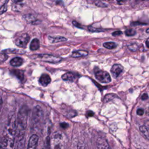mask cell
<instances>
[{"label": "cell", "instance_id": "1", "mask_svg": "<svg viewBox=\"0 0 149 149\" xmlns=\"http://www.w3.org/2000/svg\"><path fill=\"white\" fill-rule=\"evenodd\" d=\"M29 109L26 105L23 106L19 110L17 118L16 119V138L17 143L19 144L17 148L19 145L24 146V138L25 134V131L27 127V122L28 118Z\"/></svg>", "mask_w": 149, "mask_h": 149}, {"label": "cell", "instance_id": "2", "mask_svg": "<svg viewBox=\"0 0 149 149\" xmlns=\"http://www.w3.org/2000/svg\"><path fill=\"white\" fill-rule=\"evenodd\" d=\"M5 132L6 133L4 136L8 138L12 147L14 144V139L16 133V123L15 116H11L8 120L6 126Z\"/></svg>", "mask_w": 149, "mask_h": 149}, {"label": "cell", "instance_id": "3", "mask_svg": "<svg viewBox=\"0 0 149 149\" xmlns=\"http://www.w3.org/2000/svg\"><path fill=\"white\" fill-rule=\"evenodd\" d=\"M95 76L96 79L103 83H108L111 81V78L109 74L106 72L102 70H95Z\"/></svg>", "mask_w": 149, "mask_h": 149}, {"label": "cell", "instance_id": "4", "mask_svg": "<svg viewBox=\"0 0 149 149\" xmlns=\"http://www.w3.org/2000/svg\"><path fill=\"white\" fill-rule=\"evenodd\" d=\"M43 111L40 106H36L33 110L31 115V123L33 125L37 124L42 118Z\"/></svg>", "mask_w": 149, "mask_h": 149}, {"label": "cell", "instance_id": "5", "mask_svg": "<svg viewBox=\"0 0 149 149\" xmlns=\"http://www.w3.org/2000/svg\"><path fill=\"white\" fill-rule=\"evenodd\" d=\"M37 56L42 61L52 63H58L62 59L59 56H54L49 54H38V55H37Z\"/></svg>", "mask_w": 149, "mask_h": 149}, {"label": "cell", "instance_id": "6", "mask_svg": "<svg viewBox=\"0 0 149 149\" xmlns=\"http://www.w3.org/2000/svg\"><path fill=\"white\" fill-rule=\"evenodd\" d=\"M29 36L26 33H23L17 38L15 41V44L17 47L20 48H26L28 42L29 41Z\"/></svg>", "mask_w": 149, "mask_h": 149}, {"label": "cell", "instance_id": "7", "mask_svg": "<svg viewBox=\"0 0 149 149\" xmlns=\"http://www.w3.org/2000/svg\"><path fill=\"white\" fill-rule=\"evenodd\" d=\"M123 71V66L119 64H115L113 65L111 69V72L112 73V76L114 78H117L120 74V73Z\"/></svg>", "mask_w": 149, "mask_h": 149}, {"label": "cell", "instance_id": "8", "mask_svg": "<svg viewBox=\"0 0 149 149\" xmlns=\"http://www.w3.org/2000/svg\"><path fill=\"white\" fill-rule=\"evenodd\" d=\"M23 17L28 23H30V24H37L40 22V21L37 19V18L33 14H26L23 15Z\"/></svg>", "mask_w": 149, "mask_h": 149}, {"label": "cell", "instance_id": "9", "mask_svg": "<svg viewBox=\"0 0 149 149\" xmlns=\"http://www.w3.org/2000/svg\"><path fill=\"white\" fill-rule=\"evenodd\" d=\"M38 140V137L36 134H33L29 139L28 143V148H34L36 147Z\"/></svg>", "mask_w": 149, "mask_h": 149}, {"label": "cell", "instance_id": "10", "mask_svg": "<svg viewBox=\"0 0 149 149\" xmlns=\"http://www.w3.org/2000/svg\"><path fill=\"white\" fill-rule=\"evenodd\" d=\"M51 81V77L48 74H42L39 79L40 84L44 87L47 86L48 84H49Z\"/></svg>", "mask_w": 149, "mask_h": 149}, {"label": "cell", "instance_id": "11", "mask_svg": "<svg viewBox=\"0 0 149 149\" xmlns=\"http://www.w3.org/2000/svg\"><path fill=\"white\" fill-rule=\"evenodd\" d=\"M48 40L49 42L51 43H56L59 42L65 41L67 40V38H66L62 36H48Z\"/></svg>", "mask_w": 149, "mask_h": 149}, {"label": "cell", "instance_id": "12", "mask_svg": "<svg viewBox=\"0 0 149 149\" xmlns=\"http://www.w3.org/2000/svg\"><path fill=\"white\" fill-rule=\"evenodd\" d=\"M23 63V60L20 57H15L10 61V64L13 66H20Z\"/></svg>", "mask_w": 149, "mask_h": 149}, {"label": "cell", "instance_id": "13", "mask_svg": "<svg viewBox=\"0 0 149 149\" xmlns=\"http://www.w3.org/2000/svg\"><path fill=\"white\" fill-rule=\"evenodd\" d=\"M62 79L65 81H73L75 79V76L71 72H67L62 76Z\"/></svg>", "mask_w": 149, "mask_h": 149}, {"label": "cell", "instance_id": "14", "mask_svg": "<svg viewBox=\"0 0 149 149\" xmlns=\"http://www.w3.org/2000/svg\"><path fill=\"white\" fill-rule=\"evenodd\" d=\"M88 54V52L84 50H79L77 51H74L72 54V56L73 58H79L82 56H86Z\"/></svg>", "mask_w": 149, "mask_h": 149}, {"label": "cell", "instance_id": "15", "mask_svg": "<svg viewBox=\"0 0 149 149\" xmlns=\"http://www.w3.org/2000/svg\"><path fill=\"white\" fill-rule=\"evenodd\" d=\"M40 47V42L37 38H34L30 45V49L31 51H36Z\"/></svg>", "mask_w": 149, "mask_h": 149}, {"label": "cell", "instance_id": "16", "mask_svg": "<svg viewBox=\"0 0 149 149\" xmlns=\"http://www.w3.org/2000/svg\"><path fill=\"white\" fill-rule=\"evenodd\" d=\"M140 130L141 134L143 135L144 138L147 140L149 139V129L148 127L146 125H143L140 127Z\"/></svg>", "mask_w": 149, "mask_h": 149}, {"label": "cell", "instance_id": "17", "mask_svg": "<svg viewBox=\"0 0 149 149\" xmlns=\"http://www.w3.org/2000/svg\"><path fill=\"white\" fill-rule=\"evenodd\" d=\"M13 74H14L15 76H16L19 79L23 80L24 78V73L23 71L18 70V69H13L11 72Z\"/></svg>", "mask_w": 149, "mask_h": 149}, {"label": "cell", "instance_id": "18", "mask_svg": "<svg viewBox=\"0 0 149 149\" xmlns=\"http://www.w3.org/2000/svg\"><path fill=\"white\" fill-rule=\"evenodd\" d=\"M3 52L5 53H12V54H23L24 53V51L23 50H20V49H14V48L7 49L4 50Z\"/></svg>", "mask_w": 149, "mask_h": 149}, {"label": "cell", "instance_id": "19", "mask_svg": "<svg viewBox=\"0 0 149 149\" xmlns=\"http://www.w3.org/2000/svg\"><path fill=\"white\" fill-rule=\"evenodd\" d=\"M116 97H118V96L115 94H113V93L108 94L105 95L104 98V102H108L113 100L114 98H116Z\"/></svg>", "mask_w": 149, "mask_h": 149}, {"label": "cell", "instance_id": "20", "mask_svg": "<svg viewBox=\"0 0 149 149\" xmlns=\"http://www.w3.org/2000/svg\"><path fill=\"white\" fill-rule=\"evenodd\" d=\"M97 147L98 148H109L108 144L107 142L104 139H100L99 140L98 142L97 143Z\"/></svg>", "mask_w": 149, "mask_h": 149}, {"label": "cell", "instance_id": "21", "mask_svg": "<svg viewBox=\"0 0 149 149\" xmlns=\"http://www.w3.org/2000/svg\"><path fill=\"white\" fill-rule=\"evenodd\" d=\"M103 46L107 48V49H113L115 48L116 47L117 45L115 42H104L103 44Z\"/></svg>", "mask_w": 149, "mask_h": 149}, {"label": "cell", "instance_id": "22", "mask_svg": "<svg viewBox=\"0 0 149 149\" xmlns=\"http://www.w3.org/2000/svg\"><path fill=\"white\" fill-rule=\"evenodd\" d=\"M129 50H130L131 51H133V52H135V51H137L139 47V45L136 44V43H133V44H131L130 45H129L127 46Z\"/></svg>", "mask_w": 149, "mask_h": 149}, {"label": "cell", "instance_id": "23", "mask_svg": "<svg viewBox=\"0 0 149 149\" xmlns=\"http://www.w3.org/2000/svg\"><path fill=\"white\" fill-rule=\"evenodd\" d=\"M136 31L133 29H128L125 30V34L127 36H133L135 35Z\"/></svg>", "mask_w": 149, "mask_h": 149}, {"label": "cell", "instance_id": "24", "mask_svg": "<svg viewBox=\"0 0 149 149\" xmlns=\"http://www.w3.org/2000/svg\"><path fill=\"white\" fill-rule=\"evenodd\" d=\"M8 58V56L4 52H0V62H3L5 61Z\"/></svg>", "mask_w": 149, "mask_h": 149}, {"label": "cell", "instance_id": "25", "mask_svg": "<svg viewBox=\"0 0 149 149\" xmlns=\"http://www.w3.org/2000/svg\"><path fill=\"white\" fill-rule=\"evenodd\" d=\"M88 29L91 32H100V31H103L101 29H95V27H91V26H89L88 27Z\"/></svg>", "mask_w": 149, "mask_h": 149}, {"label": "cell", "instance_id": "26", "mask_svg": "<svg viewBox=\"0 0 149 149\" xmlns=\"http://www.w3.org/2000/svg\"><path fill=\"white\" fill-rule=\"evenodd\" d=\"M7 9V6H6V3H5L3 6H2V7L0 8V15L3 13Z\"/></svg>", "mask_w": 149, "mask_h": 149}, {"label": "cell", "instance_id": "27", "mask_svg": "<svg viewBox=\"0 0 149 149\" xmlns=\"http://www.w3.org/2000/svg\"><path fill=\"white\" fill-rule=\"evenodd\" d=\"M59 125H60V126L63 129H66L67 127H69V124L66 122H62Z\"/></svg>", "mask_w": 149, "mask_h": 149}, {"label": "cell", "instance_id": "28", "mask_svg": "<svg viewBox=\"0 0 149 149\" xmlns=\"http://www.w3.org/2000/svg\"><path fill=\"white\" fill-rule=\"evenodd\" d=\"M122 34V32L121 31H119V30H118V31H115L114 32L112 33V36H120Z\"/></svg>", "mask_w": 149, "mask_h": 149}, {"label": "cell", "instance_id": "29", "mask_svg": "<svg viewBox=\"0 0 149 149\" xmlns=\"http://www.w3.org/2000/svg\"><path fill=\"white\" fill-rule=\"evenodd\" d=\"M137 114L139 116H142L144 114V110L141 108H139L137 110Z\"/></svg>", "mask_w": 149, "mask_h": 149}, {"label": "cell", "instance_id": "30", "mask_svg": "<svg viewBox=\"0 0 149 149\" xmlns=\"http://www.w3.org/2000/svg\"><path fill=\"white\" fill-rule=\"evenodd\" d=\"M72 23H73V24L75 26V27H77V28H80V29H82V27H81V25L79 23H77L76 21H75V20H73V22H72Z\"/></svg>", "mask_w": 149, "mask_h": 149}, {"label": "cell", "instance_id": "31", "mask_svg": "<svg viewBox=\"0 0 149 149\" xmlns=\"http://www.w3.org/2000/svg\"><path fill=\"white\" fill-rule=\"evenodd\" d=\"M94 115V112L91 111H87V113H86V116L87 118L88 117H91Z\"/></svg>", "mask_w": 149, "mask_h": 149}, {"label": "cell", "instance_id": "32", "mask_svg": "<svg viewBox=\"0 0 149 149\" xmlns=\"http://www.w3.org/2000/svg\"><path fill=\"white\" fill-rule=\"evenodd\" d=\"M141 100H147L148 98V95L147 93H144L142 96H141Z\"/></svg>", "mask_w": 149, "mask_h": 149}, {"label": "cell", "instance_id": "33", "mask_svg": "<svg viewBox=\"0 0 149 149\" xmlns=\"http://www.w3.org/2000/svg\"><path fill=\"white\" fill-rule=\"evenodd\" d=\"M132 25H134V26H136V25H140V24H144V23H139V22H134L132 24Z\"/></svg>", "mask_w": 149, "mask_h": 149}, {"label": "cell", "instance_id": "34", "mask_svg": "<svg viewBox=\"0 0 149 149\" xmlns=\"http://www.w3.org/2000/svg\"><path fill=\"white\" fill-rule=\"evenodd\" d=\"M23 0H12V1L14 2V3H20L21 2H22Z\"/></svg>", "mask_w": 149, "mask_h": 149}, {"label": "cell", "instance_id": "35", "mask_svg": "<svg viewBox=\"0 0 149 149\" xmlns=\"http://www.w3.org/2000/svg\"><path fill=\"white\" fill-rule=\"evenodd\" d=\"M125 0H117V2L119 4H122L123 3H124Z\"/></svg>", "mask_w": 149, "mask_h": 149}, {"label": "cell", "instance_id": "36", "mask_svg": "<svg viewBox=\"0 0 149 149\" xmlns=\"http://www.w3.org/2000/svg\"><path fill=\"white\" fill-rule=\"evenodd\" d=\"M146 47H147V48H148V47H149V45H148V38L147 39V40H146Z\"/></svg>", "mask_w": 149, "mask_h": 149}, {"label": "cell", "instance_id": "37", "mask_svg": "<svg viewBox=\"0 0 149 149\" xmlns=\"http://www.w3.org/2000/svg\"><path fill=\"white\" fill-rule=\"evenodd\" d=\"M147 31V33H148V29H147V31Z\"/></svg>", "mask_w": 149, "mask_h": 149}, {"label": "cell", "instance_id": "38", "mask_svg": "<svg viewBox=\"0 0 149 149\" xmlns=\"http://www.w3.org/2000/svg\"><path fill=\"white\" fill-rule=\"evenodd\" d=\"M139 1H145V0H139Z\"/></svg>", "mask_w": 149, "mask_h": 149}, {"label": "cell", "instance_id": "39", "mask_svg": "<svg viewBox=\"0 0 149 149\" xmlns=\"http://www.w3.org/2000/svg\"><path fill=\"white\" fill-rule=\"evenodd\" d=\"M109 1H110V0H109Z\"/></svg>", "mask_w": 149, "mask_h": 149}]
</instances>
